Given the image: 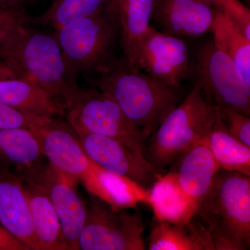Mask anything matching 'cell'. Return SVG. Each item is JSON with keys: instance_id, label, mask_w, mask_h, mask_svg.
<instances>
[{"instance_id": "6da1fadb", "label": "cell", "mask_w": 250, "mask_h": 250, "mask_svg": "<svg viewBox=\"0 0 250 250\" xmlns=\"http://www.w3.org/2000/svg\"><path fill=\"white\" fill-rule=\"evenodd\" d=\"M0 62L14 70L18 77L47 90L65 110L82 92L77 77L67 67L54 35L21 26L0 42Z\"/></svg>"}, {"instance_id": "7a4b0ae2", "label": "cell", "mask_w": 250, "mask_h": 250, "mask_svg": "<svg viewBox=\"0 0 250 250\" xmlns=\"http://www.w3.org/2000/svg\"><path fill=\"white\" fill-rule=\"evenodd\" d=\"M95 88L116 102L147 138L177 106V88L158 82L122 58L99 72Z\"/></svg>"}, {"instance_id": "3957f363", "label": "cell", "mask_w": 250, "mask_h": 250, "mask_svg": "<svg viewBox=\"0 0 250 250\" xmlns=\"http://www.w3.org/2000/svg\"><path fill=\"white\" fill-rule=\"evenodd\" d=\"M195 216L211 238L215 250L250 246V176L219 170Z\"/></svg>"}, {"instance_id": "277c9868", "label": "cell", "mask_w": 250, "mask_h": 250, "mask_svg": "<svg viewBox=\"0 0 250 250\" xmlns=\"http://www.w3.org/2000/svg\"><path fill=\"white\" fill-rule=\"evenodd\" d=\"M219 119L218 106L207 101L196 83L150 136L148 162L159 174L195 143L205 139Z\"/></svg>"}, {"instance_id": "5b68a950", "label": "cell", "mask_w": 250, "mask_h": 250, "mask_svg": "<svg viewBox=\"0 0 250 250\" xmlns=\"http://www.w3.org/2000/svg\"><path fill=\"white\" fill-rule=\"evenodd\" d=\"M119 31L118 18L106 5L96 14L58 28L54 36L67 67L77 77L82 73H99L114 62L111 52Z\"/></svg>"}, {"instance_id": "8992f818", "label": "cell", "mask_w": 250, "mask_h": 250, "mask_svg": "<svg viewBox=\"0 0 250 250\" xmlns=\"http://www.w3.org/2000/svg\"><path fill=\"white\" fill-rule=\"evenodd\" d=\"M67 111V123L77 134L116 139L147 160L148 138L106 94L96 88L82 90Z\"/></svg>"}, {"instance_id": "52a82bcc", "label": "cell", "mask_w": 250, "mask_h": 250, "mask_svg": "<svg viewBox=\"0 0 250 250\" xmlns=\"http://www.w3.org/2000/svg\"><path fill=\"white\" fill-rule=\"evenodd\" d=\"M145 225L139 211L130 213L90 194L79 239L81 250H144Z\"/></svg>"}, {"instance_id": "ba28073f", "label": "cell", "mask_w": 250, "mask_h": 250, "mask_svg": "<svg viewBox=\"0 0 250 250\" xmlns=\"http://www.w3.org/2000/svg\"><path fill=\"white\" fill-rule=\"evenodd\" d=\"M198 83L208 103L250 115V85L238 67L214 42L206 43L197 51Z\"/></svg>"}, {"instance_id": "9c48e42d", "label": "cell", "mask_w": 250, "mask_h": 250, "mask_svg": "<svg viewBox=\"0 0 250 250\" xmlns=\"http://www.w3.org/2000/svg\"><path fill=\"white\" fill-rule=\"evenodd\" d=\"M40 184L58 216L62 236L70 250H79V239L87 217V206L77 191L78 181L48 164L16 172Z\"/></svg>"}, {"instance_id": "30bf717a", "label": "cell", "mask_w": 250, "mask_h": 250, "mask_svg": "<svg viewBox=\"0 0 250 250\" xmlns=\"http://www.w3.org/2000/svg\"><path fill=\"white\" fill-rule=\"evenodd\" d=\"M133 65L158 82L178 88L190 70L187 43L150 26L140 42Z\"/></svg>"}, {"instance_id": "8fae6325", "label": "cell", "mask_w": 250, "mask_h": 250, "mask_svg": "<svg viewBox=\"0 0 250 250\" xmlns=\"http://www.w3.org/2000/svg\"><path fill=\"white\" fill-rule=\"evenodd\" d=\"M31 130L51 166L82 184L91 177L98 164L85 152L79 135L68 123L52 118Z\"/></svg>"}, {"instance_id": "7c38bea8", "label": "cell", "mask_w": 250, "mask_h": 250, "mask_svg": "<svg viewBox=\"0 0 250 250\" xmlns=\"http://www.w3.org/2000/svg\"><path fill=\"white\" fill-rule=\"evenodd\" d=\"M90 159L111 173L127 177L149 189L158 173L146 159L116 139L93 134H77Z\"/></svg>"}, {"instance_id": "4fadbf2b", "label": "cell", "mask_w": 250, "mask_h": 250, "mask_svg": "<svg viewBox=\"0 0 250 250\" xmlns=\"http://www.w3.org/2000/svg\"><path fill=\"white\" fill-rule=\"evenodd\" d=\"M215 14L204 0H154L152 21L169 35L197 38L211 32Z\"/></svg>"}, {"instance_id": "5bb4252c", "label": "cell", "mask_w": 250, "mask_h": 250, "mask_svg": "<svg viewBox=\"0 0 250 250\" xmlns=\"http://www.w3.org/2000/svg\"><path fill=\"white\" fill-rule=\"evenodd\" d=\"M0 224L29 250H41L22 180L9 167L2 166H0Z\"/></svg>"}, {"instance_id": "9a60e30c", "label": "cell", "mask_w": 250, "mask_h": 250, "mask_svg": "<svg viewBox=\"0 0 250 250\" xmlns=\"http://www.w3.org/2000/svg\"><path fill=\"white\" fill-rule=\"evenodd\" d=\"M175 171L179 185L195 205L209 190L219 167L205 139L198 141L177 158Z\"/></svg>"}, {"instance_id": "2e32d148", "label": "cell", "mask_w": 250, "mask_h": 250, "mask_svg": "<svg viewBox=\"0 0 250 250\" xmlns=\"http://www.w3.org/2000/svg\"><path fill=\"white\" fill-rule=\"evenodd\" d=\"M0 103L21 113L42 118L61 116L65 111L47 90L21 77L0 80Z\"/></svg>"}, {"instance_id": "e0dca14e", "label": "cell", "mask_w": 250, "mask_h": 250, "mask_svg": "<svg viewBox=\"0 0 250 250\" xmlns=\"http://www.w3.org/2000/svg\"><path fill=\"white\" fill-rule=\"evenodd\" d=\"M83 185L90 194L116 208H136L139 204L150 206L149 189L127 177L108 172L98 165Z\"/></svg>"}, {"instance_id": "ac0fdd59", "label": "cell", "mask_w": 250, "mask_h": 250, "mask_svg": "<svg viewBox=\"0 0 250 250\" xmlns=\"http://www.w3.org/2000/svg\"><path fill=\"white\" fill-rule=\"evenodd\" d=\"M149 190L150 207L156 221L184 224L196 214L197 206L182 190L175 171L158 174Z\"/></svg>"}, {"instance_id": "d6986e66", "label": "cell", "mask_w": 250, "mask_h": 250, "mask_svg": "<svg viewBox=\"0 0 250 250\" xmlns=\"http://www.w3.org/2000/svg\"><path fill=\"white\" fill-rule=\"evenodd\" d=\"M21 179L41 250H70L62 236L58 216L44 189L31 179Z\"/></svg>"}, {"instance_id": "ffe728a7", "label": "cell", "mask_w": 250, "mask_h": 250, "mask_svg": "<svg viewBox=\"0 0 250 250\" xmlns=\"http://www.w3.org/2000/svg\"><path fill=\"white\" fill-rule=\"evenodd\" d=\"M154 0H111L108 9L118 18L121 31L123 58L134 64L138 48L150 27Z\"/></svg>"}, {"instance_id": "44dd1931", "label": "cell", "mask_w": 250, "mask_h": 250, "mask_svg": "<svg viewBox=\"0 0 250 250\" xmlns=\"http://www.w3.org/2000/svg\"><path fill=\"white\" fill-rule=\"evenodd\" d=\"M149 250H215L211 238L197 217L187 223L156 221L149 234Z\"/></svg>"}, {"instance_id": "7402d4cb", "label": "cell", "mask_w": 250, "mask_h": 250, "mask_svg": "<svg viewBox=\"0 0 250 250\" xmlns=\"http://www.w3.org/2000/svg\"><path fill=\"white\" fill-rule=\"evenodd\" d=\"M44 158L31 129H0V166L16 172L30 170L42 164Z\"/></svg>"}, {"instance_id": "603a6c76", "label": "cell", "mask_w": 250, "mask_h": 250, "mask_svg": "<svg viewBox=\"0 0 250 250\" xmlns=\"http://www.w3.org/2000/svg\"><path fill=\"white\" fill-rule=\"evenodd\" d=\"M212 33L215 45L234 62L250 85V40L227 15L216 10Z\"/></svg>"}, {"instance_id": "cb8c5ba5", "label": "cell", "mask_w": 250, "mask_h": 250, "mask_svg": "<svg viewBox=\"0 0 250 250\" xmlns=\"http://www.w3.org/2000/svg\"><path fill=\"white\" fill-rule=\"evenodd\" d=\"M205 139L220 170L250 176V147L228 134L220 120Z\"/></svg>"}, {"instance_id": "d4e9b609", "label": "cell", "mask_w": 250, "mask_h": 250, "mask_svg": "<svg viewBox=\"0 0 250 250\" xmlns=\"http://www.w3.org/2000/svg\"><path fill=\"white\" fill-rule=\"evenodd\" d=\"M111 0H55L44 14L29 16L33 22L57 29L67 23L87 17L104 9Z\"/></svg>"}, {"instance_id": "484cf974", "label": "cell", "mask_w": 250, "mask_h": 250, "mask_svg": "<svg viewBox=\"0 0 250 250\" xmlns=\"http://www.w3.org/2000/svg\"><path fill=\"white\" fill-rule=\"evenodd\" d=\"M218 108L219 120L225 131L233 139L250 147V116L242 114L231 108Z\"/></svg>"}, {"instance_id": "4316f807", "label": "cell", "mask_w": 250, "mask_h": 250, "mask_svg": "<svg viewBox=\"0 0 250 250\" xmlns=\"http://www.w3.org/2000/svg\"><path fill=\"white\" fill-rule=\"evenodd\" d=\"M227 15L250 40V11L240 0H204Z\"/></svg>"}, {"instance_id": "83f0119b", "label": "cell", "mask_w": 250, "mask_h": 250, "mask_svg": "<svg viewBox=\"0 0 250 250\" xmlns=\"http://www.w3.org/2000/svg\"><path fill=\"white\" fill-rule=\"evenodd\" d=\"M51 118L25 114L0 103V129L14 128L33 129L43 125Z\"/></svg>"}, {"instance_id": "f1b7e54d", "label": "cell", "mask_w": 250, "mask_h": 250, "mask_svg": "<svg viewBox=\"0 0 250 250\" xmlns=\"http://www.w3.org/2000/svg\"><path fill=\"white\" fill-rule=\"evenodd\" d=\"M28 21L29 16L21 6L0 11V42L18 27L24 25Z\"/></svg>"}, {"instance_id": "f546056e", "label": "cell", "mask_w": 250, "mask_h": 250, "mask_svg": "<svg viewBox=\"0 0 250 250\" xmlns=\"http://www.w3.org/2000/svg\"><path fill=\"white\" fill-rule=\"evenodd\" d=\"M0 250H29L0 226Z\"/></svg>"}, {"instance_id": "4dcf8cb0", "label": "cell", "mask_w": 250, "mask_h": 250, "mask_svg": "<svg viewBox=\"0 0 250 250\" xmlns=\"http://www.w3.org/2000/svg\"><path fill=\"white\" fill-rule=\"evenodd\" d=\"M18 77L16 72L11 70L4 62H0V80H7V79Z\"/></svg>"}, {"instance_id": "1f68e13d", "label": "cell", "mask_w": 250, "mask_h": 250, "mask_svg": "<svg viewBox=\"0 0 250 250\" xmlns=\"http://www.w3.org/2000/svg\"><path fill=\"white\" fill-rule=\"evenodd\" d=\"M24 0H11L9 8L21 7Z\"/></svg>"}, {"instance_id": "d6a6232c", "label": "cell", "mask_w": 250, "mask_h": 250, "mask_svg": "<svg viewBox=\"0 0 250 250\" xmlns=\"http://www.w3.org/2000/svg\"><path fill=\"white\" fill-rule=\"evenodd\" d=\"M11 0H0V11L9 9V6Z\"/></svg>"}]
</instances>
